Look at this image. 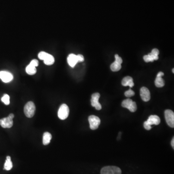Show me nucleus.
I'll use <instances>...</instances> for the list:
<instances>
[{"mask_svg": "<svg viewBox=\"0 0 174 174\" xmlns=\"http://www.w3.org/2000/svg\"><path fill=\"white\" fill-rule=\"evenodd\" d=\"M77 57H78L79 62H82L84 61V56L82 55L79 54V55H77Z\"/></svg>", "mask_w": 174, "mask_h": 174, "instance_id": "nucleus-28", "label": "nucleus"}, {"mask_svg": "<svg viewBox=\"0 0 174 174\" xmlns=\"http://www.w3.org/2000/svg\"><path fill=\"white\" fill-rule=\"evenodd\" d=\"M0 125L4 128H10L13 125V119L9 116L0 119Z\"/></svg>", "mask_w": 174, "mask_h": 174, "instance_id": "nucleus-8", "label": "nucleus"}, {"mask_svg": "<svg viewBox=\"0 0 174 174\" xmlns=\"http://www.w3.org/2000/svg\"><path fill=\"white\" fill-rule=\"evenodd\" d=\"M43 61H44V62L45 65H51L54 63L55 59H54V58L52 55L48 54L47 57Z\"/></svg>", "mask_w": 174, "mask_h": 174, "instance_id": "nucleus-15", "label": "nucleus"}, {"mask_svg": "<svg viewBox=\"0 0 174 174\" xmlns=\"http://www.w3.org/2000/svg\"><path fill=\"white\" fill-rule=\"evenodd\" d=\"M29 65H31L32 66H34V67H36L38 65V61L37 60L34 59L31 61V62H30Z\"/></svg>", "mask_w": 174, "mask_h": 174, "instance_id": "nucleus-25", "label": "nucleus"}, {"mask_svg": "<svg viewBox=\"0 0 174 174\" xmlns=\"http://www.w3.org/2000/svg\"><path fill=\"white\" fill-rule=\"evenodd\" d=\"M132 102H133V101H132V99H126V100H124L122 102V106L124 107V108H126V109H128L129 107H130V105L132 104Z\"/></svg>", "mask_w": 174, "mask_h": 174, "instance_id": "nucleus-19", "label": "nucleus"}, {"mask_svg": "<svg viewBox=\"0 0 174 174\" xmlns=\"http://www.w3.org/2000/svg\"><path fill=\"white\" fill-rule=\"evenodd\" d=\"M165 118L167 124L170 127H174V113L171 110H166L165 111Z\"/></svg>", "mask_w": 174, "mask_h": 174, "instance_id": "nucleus-5", "label": "nucleus"}, {"mask_svg": "<svg viewBox=\"0 0 174 174\" xmlns=\"http://www.w3.org/2000/svg\"><path fill=\"white\" fill-rule=\"evenodd\" d=\"M67 62L71 67L75 66L76 63L79 62L77 55L74 54H70L67 57Z\"/></svg>", "mask_w": 174, "mask_h": 174, "instance_id": "nucleus-10", "label": "nucleus"}, {"mask_svg": "<svg viewBox=\"0 0 174 174\" xmlns=\"http://www.w3.org/2000/svg\"><path fill=\"white\" fill-rule=\"evenodd\" d=\"M88 120L90 128L92 130H94L97 129L100 124L101 121L100 118L99 117L94 115L89 116V117Z\"/></svg>", "mask_w": 174, "mask_h": 174, "instance_id": "nucleus-4", "label": "nucleus"}, {"mask_svg": "<svg viewBox=\"0 0 174 174\" xmlns=\"http://www.w3.org/2000/svg\"><path fill=\"white\" fill-rule=\"evenodd\" d=\"M13 167V163L11 161V157L9 156L6 157V160L4 165V169L7 171L10 170Z\"/></svg>", "mask_w": 174, "mask_h": 174, "instance_id": "nucleus-14", "label": "nucleus"}, {"mask_svg": "<svg viewBox=\"0 0 174 174\" xmlns=\"http://www.w3.org/2000/svg\"><path fill=\"white\" fill-rule=\"evenodd\" d=\"M8 116L12 119H13L14 118V115L13 114H10Z\"/></svg>", "mask_w": 174, "mask_h": 174, "instance_id": "nucleus-31", "label": "nucleus"}, {"mask_svg": "<svg viewBox=\"0 0 174 174\" xmlns=\"http://www.w3.org/2000/svg\"><path fill=\"white\" fill-rule=\"evenodd\" d=\"M35 104L32 102H28L24 108V112L25 115L29 118H31L35 114Z\"/></svg>", "mask_w": 174, "mask_h": 174, "instance_id": "nucleus-1", "label": "nucleus"}, {"mask_svg": "<svg viewBox=\"0 0 174 174\" xmlns=\"http://www.w3.org/2000/svg\"><path fill=\"white\" fill-rule=\"evenodd\" d=\"M122 84L123 86H129L130 88H132L134 86L133 79L129 76H126L123 78L122 81Z\"/></svg>", "mask_w": 174, "mask_h": 174, "instance_id": "nucleus-12", "label": "nucleus"}, {"mask_svg": "<svg viewBox=\"0 0 174 174\" xmlns=\"http://www.w3.org/2000/svg\"><path fill=\"white\" fill-rule=\"evenodd\" d=\"M52 136L49 132H45L43 135V143L44 145H48L50 143V141L52 140Z\"/></svg>", "mask_w": 174, "mask_h": 174, "instance_id": "nucleus-13", "label": "nucleus"}, {"mask_svg": "<svg viewBox=\"0 0 174 174\" xmlns=\"http://www.w3.org/2000/svg\"><path fill=\"white\" fill-rule=\"evenodd\" d=\"M101 174H122V170L117 166H107L102 169Z\"/></svg>", "mask_w": 174, "mask_h": 174, "instance_id": "nucleus-2", "label": "nucleus"}, {"mask_svg": "<svg viewBox=\"0 0 174 174\" xmlns=\"http://www.w3.org/2000/svg\"><path fill=\"white\" fill-rule=\"evenodd\" d=\"M100 97V94L99 93H93L91 99V104L92 106L95 107L96 109L100 110L102 109V105L100 103H99V99Z\"/></svg>", "mask_w": 174, "mask_h": 174, "instance_id": "nucleus-6", "label": "nucleus"}, {"mask_svg": "<svg viewBox=\"0 0 174 174\" xmlns=\"http://www.w3.org/2000/svg\"><path fill=\"white\" fill-rule=\"evenodd\" d=\"M115 62L119 63V64H122V60L118 54H116L115 56Z\"/></svg>", "mask_w": 174, "mask_h": 174, "instance_id": "nucleus-24", "label": "nucleus"}, {"mask_svg": "<svg viewBox=\"0 0 174 174\" xmlns=\"http://www.w3.org/2000/svg\"><path fill=\"white\" fill-rule=\"evenodd\" d=\"M48 53L45 52H41L38 54V58L40 60H44L45 58L47 57V55H48Z\"/></svg>", "mask_w": 174, "mask_h": 174, "instance_id": "nucleus-22", "label": "nucleus"}, {"mask_svg": "<svg viewBox=\"0 0 174 174\" xmlns=\"http://www.w3.org/2000/svg\"><path fill=\"white\" fill-rule=\"evenodd\" d=\"M174 68H173V69H172V72H173V73H174Z\"/></svg>", "mask_w": 174, "mask_h": 174, "instance_id": "nucleus-32", "label": "nucleus"}, {"mask_svg": "<svg viewBox=\"0 0 174 174\" xmlns=\"http://www.w3.org/2000/svg\"><path fill=\"white\" fill-rule=\"evenodd\" d=\"M128 109L132 112H135V111H136V110H137V105H136V103L135 102H133L132 105H130Z\"/></svg>", "mask_w": 174, "mask_h": 174, "instance_id": "nucleus-21", "label": "nucleus"}, {"mask_svg": "<svg viewBox=\"0 0 174 174\" xmlns=\"http://www.w3.org/2000/svg\"><path fill=\"white\" fill-rule=\"evenodd\" d=\"M2 101L6 105H9L10 104V97L8 94H5L1 99Z\"/></svg>", "mask_w": 174, "mask_h": 174, "instance_id": "nucleus-20", "label": "nucleus"}, {"mask_svg": "<svg viewBox=\"0 0 174 174\" xmlns=\"http://www.w3.org/2000/svg\"><path fill=\"white\" fill-rule=\"evenodd\" d=\"M144 127L145 129H146L147 130H150L152 129V126L149 125L147 121L144 122Z\"/></svg>", "mask_w": 174, "mask_h": 174, "instance_id": "nucleus-26", "label": "nucleus"}, {"mask_svg": "<svg viewBox=\"0 0 174 174\" xmlns=\"http://www.w3.org/2000/svg\"><path fill=\"white\" fill-rule=\"evenodd\" d=\"M135 92L132 90L131 89H129L128 91H126L125 92V95L127 97H131L135 95Z\"/></svg>", "mask_w": 174, "mask_h": 174, "instance_id": "nucleus-23", "label": "nucleus"}, {"mask_svg": "<svg viewBox=\"0 0 174 174\" xmlns=\"http://www.w3.org/2000/svg\"><path fill=\"white\" fill-rule=\"evenodd\" d=\"M165 81L162 77H157L155 79V85L158 88H162L165 86Z\"/></svg>", "mask_w": 174, "mask_h": 174, "instance_id": "nucleus-16", "label": "nucleus"}, {"mask_svg": "<svg viewBox=\"0 0 174 174\" xmlns=\"http://www.w3.org/2000/svg\"><path fill=\"white\" fill-rule=\"evenodd\" d=\"M141 97L144 101L148 102L150 99V92L146 87L141 88L140 91Z\"/></svg>", "mask_w": 174, "mask_h": 174, "instance_id": "nucleus-9", "label": "nucleus"}, {"mask_svg": "<svg viewBox=\"0 0 174 174\" xmlns=\"http://www.w3.org/2000/svg\"><path fill=\"white\" fill-rule=\"evenodd\" d=\"M69 114V109L66 104H62L60 106L58 112L59 118L64 120L67 118Z\"/></svg>", "mask_w": 174, "mask_h": 174, "instance_id": "nucleus-3", "label": "nucleus"}, {"mask_svg": "<svg viewBox=\"0 0 174 174\" xmlns=\"http://www.w3.org/2000/svg\"><path fill=\"white\" fill-rule=\"evenodd\" d=\"M163 75H164V73L162 72H159L158 74H157V77H162Z\"/></svg>", "mask_w": 174, "mask_h": 174, "instance_id": "nucleus-29", "label": "nucleus"}, {"mask_svg": "<svg viewBox=\"0 0 174 174\" xmlns=\"http://www.w3.org/2000/svg\"><path fill=\"white\" fill-rule=\"evenodd\" d=\"M150 53L152 55H155V56H158L159 51L157 49H154L152 50V52Z\"/></svg>", "mask_w": 174, "mask_h": 174, "instance_id": "nucleus-27", "label": "nucleus"}, {"mask_svg": "<svg viewBox=\"0 0 174 174\" xmlns=\"http://www.w3.org/2000/svg\"><path fill=\"white\" fill-rule=\"evenodd\" d=\"M26 72L28 75H34L36 73V67L32 66L31 65H29L26 68Z\"/></svg>", "mask_w": 174, "mask_h": 174, "instance_id": "nucleus-17", "label": "nucleus"}, {"mask_svg": "<svg viewBox=\"0 0 174 174\" xmlns=\"http://www.w3.org/2000/svg\"><path fill=\"white\" fill-rule=\"evenodd\" d=\"M121 68H122V65L121 64L116 62L115 61L113 63L111 64L110 66V68H111V70L113 72H117L120 70Z\"/></svg>", "mask_w": 174, "mask_h": 174, "instance_id": "nucleus-18", "label": "nucleus"}, {"mask_svg": "<svg viewBox=\"0 0 174 174\" xmlns=\"http://www.w3.org/2000/svg\"><path fill=\"white\" fill-rule=\"evenodd\" d=\"M0 79L4 82L8 83L13 79V75L11 73L7 71L0 72Z\"/></svg>", "mask_w": 174, "mask_h": 174, "instance_id": "nucleus-7", "label": "nucleus"}, {"mask_svg": "<svg viewBox=\"0 0 174 174\" xmlns=\"http://www.w3.org/2000/svg\"><path fill=\"white\" fill-rule=\"evenodd\" d=\"M147 122L151 126L152 125H157L160 124L161 120L160 118L157 115H151L149 116Z\"/></svg>", "mask_w": 174, "mask_h": 174, "instance_id": "nucleus-11", "label": "nucleus"}, {"mask_svg": "<svg viewBox=\"0 0 174 174\" xmlns=\"http://www.w3.org/2000/svg\"><path fill=\"white\" fill-rule=\"evenodd\" d=\"M171 146H172V147H173V149H174V137H173V139H172V141H171Z\"/></svg>", "mask_w": 174, "mask_h": 174, "instance_id": "nucleus-30", "label": "nucleus"}]
</instances>
